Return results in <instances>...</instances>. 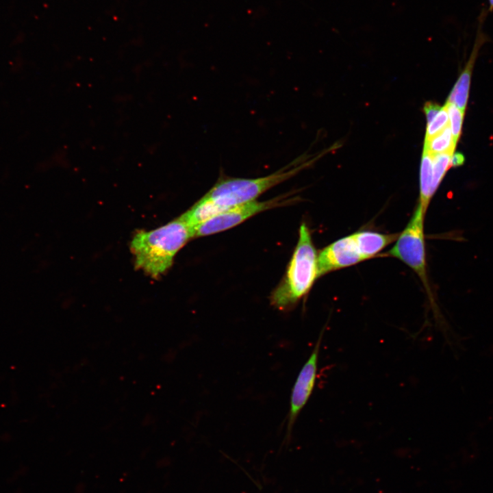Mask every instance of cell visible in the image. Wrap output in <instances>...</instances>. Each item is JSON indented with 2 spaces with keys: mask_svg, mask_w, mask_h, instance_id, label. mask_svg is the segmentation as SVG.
I'll return each instance as SVG.
<instances>
[{
  "mask_svg": "<svg viewBox=\"0 0 493 493\" xmlns=\"http://www.w3.org/2000/svg\"><path fill=\"white\" fill-rule=\"evenodd\" d=\"M303 161L301 157H298L271 174L256 178L220 175L214 186L186 211L188 221L197 226L233 206L256 200L299 173L307 165Z\"/></svg>",
  "mask_w": 493,
  "mask_h": 493,
  "instance_id": "cell-1",
  "label": "cell"
},
{
  "mask_svg": "<svg viewBox=\"0 0 493 493\" xmlns=\"http://www.w3.org/2000/svg\"><path fill=\"white\" fill-rule=\"evenodd\" d=\"M191 238V230L181 216L155 229L138 231L131 242L136 267L157 278L171 267L176 254Z\"/></svg>",
  "mask_w": 493,
  "mask_h": 493,
  "instance_id": "cell-2",
  "label": "cell"
},
{
  "mask_svg": "<svg viewBox=\"0 0 493 493\" xmlns=\"http://www.w3.org/2000/svg\"><path fill=\"white\" fill-rule=\"evenodd\" d=\"M318 277V254L308 227L302 223L284 277L270 296V304L289 311L306 295Z\"/></svg>",
  "mask_w": 493,
  "mask_h": 493,
  "instance_id": "cell-3",
  "label": "cell"
},
{
  "mask_svg": "<svg viewBox=\"0 0 493 493\" xmlns=\"http://www.w3.org/2000/svg\"><path fill=\"white\" fill-rule=\"evenodd\" d=\"M426 212L418 203L416 209L403 231L398 236L389 255L410 267L427 286L424 217Z\"/></svg>",
  "mask_w": 493,
  "mask_h": 493,
  "instance_id": "cell-4",
  "label": "cell"
},
{
  "mask_svg": "<svg viewBox=\"0 0 493 493\" xmlns=\"http://www.w3.org/2000/svg\"><path fill=\"white\" fill-rule=\"evenodd\" d=\"M290 192L259 201L256 200L233 206L201 223L193 230V238L220 233L240 225L252 216L266 210L286 206L294 202Z\"/></svg>",
  "mask_w": 493,
  "mask_h": 493,
  "instance_id": "cell-5",
  "label": "cell"
},
{
  "mask_svg": "<svg viewBox=\"0 0 493 493\" xmlns=\"http://www.w3.org/2000/svg\"><path fill=\"white\" fill-rule=\"evenodd\" d=\"M325 328L324 327L316 340L309 357L301 369L292 387L290 410L287 420V436L291 434L293 426L314 390L317 377L318 358L320 344Z\"/></svg>",
  "mask_w": 493,
  "mask_h": 493,
  "instance_id": "cell-6",
  "label": "cell"
},
{
  "mask_svg": "<svg viewBox=\"0 0 493 493\" xmlns=\"http://www.w3.org/2000/svg\"><path fill=\"white\" fill-rule=\"evenodd\" d=\"M363 260L353 235L343 237L324 248L318 254V277Z\"/></svg>",
  "mask_w": 493,
  "mask_h": 493,
  "instance_id": "cell-7",
  "label": "cell"
},
{
  "mask_svg": "<svg viewBox=\"0 0 493 493\" xmlns=\"http://www.w3.org/2000/svg\"><path fill=\"white\" fill-rule=\"evenodd\" d=\"M352 235L364 260L377 255L398 237L397 234H383L371 231H359Z\"/></svg>",
  "mask_w": 493,
  "mask_h": 493,
  "instance_id": "cell-8",
  "label": "cell"
},
{
  "mask_svg": "<svg viewBox=\"0 0 493 493\" xmlns=\"http://www.w3.org/2000/svg\"><path fill=\"white\" fill-rule=\"evenodd\" d=\"M475 47L470 59L456 81L447 99V102L455 104L464 112H465L468 99L472 69L479 49L478 44Z\"/></svg>",
  "mask_w": 493,
  "mask_h": 493,
  "instance_id": "cell-9",
  "label": "cell"
},
{
  "mask_svg": "<svg viewBox=\"0 0 493 493\" xmlns=\"http://www.w3.org/2000/svg\"><path fill=\"white\" fill-rule=\"evenodd\" d=\"M433 155L423 151L420 168V197L418 203L427 212L429 202L433 196L431 192Z\"/></svg>",
  "mask_w": 493,
  "mask_h": 493,
  "instance_id": "cell-10",
  "label": "cell"
},
{
  "mask_svg": "<svg viewBox=\"0 0 493 493\" xmlns=\"http://www.w3.org/2000/svg\"><path fill=\"white\" fill-rule=\"evenodd\" d=\"M455 145L456 142L448 125L439 134L425 141L423 151L432 155L447 152L453 153Z\"/></svg>",
  "mask_w": 493,
  "mask_h": 493,
  "instance_id": "cell-11",
  "label": "cell"
},
{
  "mask_svg": "<svg viewBox=\"0 0 493 493\" xmlns=\"http://www.w3.org/2000/svg\"><path fill=\"white\" fill-rule=\"evenodd\" d=\"M452 153H442L433 155L431 192H436L446 172L451 168L450 162Z\"/></svg>",
  "mask_w": 493,
  "mask_h": 493,
  "instance_id": "cell-12",
  "label": "cell"
},
{
  "mask_svg": "<svg viewBox=\"0 0 493 493\" xmlns=\"http://www.w3.org/2000/svg\"><path fill=\"white\" fill-rule=\"evenodd\" d=\"M450 121V127L454 140L457 143L462 132L464 112L455 104L447 102L445 104Z\"/></svg>",
  "mask_w": 493,
  "mask_h": 493,
  "instance_id": "cell-13",
  "label": "cell"
},
{
  "mask_svg": "<svg viewBox=\"0 0 493 493\" xmlns=\"http://www.w3.org/2000/svg\"><path fill=\"white\" fill-rule=\"evenodd\" d=\"M448 125V115L446 106L442 107L434 119L427 126L425 141L429 140Z\"/></svg>",
  "mask_w": 493,
  "mask_h": 493,
  "instance_id": "cell-14",
  "label": "cell"
},
{
  "mask_svg": "<svg viewBox=\"0 0 493 493\" xmlns=\"http://www.w3.org/2000/svg\"><path fill=\"white\" fill-rule=\"evenodd\" d=\"M442 108L436 103L433 101H427L423 107V111L426 116L427 124L430 123Z\"/></svg>",
  "mask_w": 493,
  "mask_h": 493,
  "instance_id": "cell-15",
  "label": "cell"
},
{
  "mask_svg": "<svg viewBox=\"0 0 493 493\" xmlns=\"http://www.w3.org/2000/svg\"><path fill=\"white\" fill-rule=\"evenodd\" d=\"M465 157L461 153H455L452 155L450 162L451 167H457L464 164Z\"/></svg>",
  "mask_w": 493,
  "mask_h": 493,
  "instance_id": "cell-16",
  "label": "cell"
},
{
  "mask_svg": "<svg viewBox=\"0 0 493 493\" xmlns=\"http://www.w3.org/2000/svg\"><path fill=\"white\" fill-rule=\"evenodd\" d=\"M490 9H493V0H489Z\"/></svg>",
  "mask_w": 493,
  "mask_h": 493,
  "instance_id": "cell-17",
  "label": "cell"
}]
</instances>
